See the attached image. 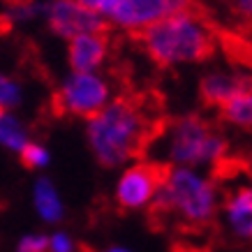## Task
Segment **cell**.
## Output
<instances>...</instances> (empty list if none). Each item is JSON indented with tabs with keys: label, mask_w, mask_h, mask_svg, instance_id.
<instances>
[{
	"label": "cell",
	"mask_w": 252,
	"mask_h": 252,
	"mask_svg": "<svg viewBox=\"0 0 252 252\" xmlns=\"http://www.w3.org/2000/svg\"><path fill=\"white\" fill-rule=\"evenodd\" d=\"M146 56L160 67H185L213 54V31L192 9L169 14L139 35Z\"/></svg>",
	"instance_id": "6da1fadb"
},
{
	"label": "cell",
	"mask_w": 252,
	"mask_h": 252,
	"mask_svg": "<svg viewBox=\"0 0 252 252\" xmlns=\"http://www.w3.org/2000/svg\"><path fill=\"white\" fill-rule=\"evenodd\" d=\"M227 139L199 116H183L169 123L151 144V158L162 167L211 169L227 155Z\"/></svg>",
	"instance_id": "7a4b0ae2"
},
{
	"label": "cell",
	"mask_w": 252,
	"mask_h": 252,
	"mask_svg": "<svg viewBox=\"0 0 252 252\" xmlns=\"http://www.w3.org/2000/svg\"><path fill=\"white\" fill-rule=\"evenodd\" d=\"M146 121L127 99H114L99 114L86 121V144L99 167L118 169L141 151Z\"/></svg>",
	"instance_id": "3957f363"
},
{
	"label": "cell",
	"mask_w": 252,
	"mask_h": 252,
	"mask_svg": "<svg viewBox=\"0 0 252 252\" xmlns=\"http://www.w3.org/2000/svg\"><path fill=\"white\" fill-rule=\"evenodd\" d=\"M155 208L190 227H204L222 208L220 188L204 169L169 167L162 174Z\"/></svg>",
	"instance_id": "277c9868"
},
{
	"label": "cell",
	"mask_w": 252,
	"mask_h": 252,
	"mask_svg": "<svg viewBox=\"0 0 252 252\" xmlns=\"http://www.w3.org/2000/svg\"><path fill=\"white\" fill-rule=\"evenodd\" d=\"M114 102V86L99 72H74L69 69L56 91V107L72 118H93Z\"/></svg>",
	"instance_id": "5b68a950"
},
{
	"label": "cell",
	"mask_w": 252,
	"mask_h": 252,
	"mask_svg": "<svg viewBox=\"0 0 252 252\" xmlns=\"http://www.w3.org/2000/svg\"><path fill=\"white\" fill-rule=\"evenodd\" d=\"M192 0H109L104 23L127 32H141L169 14L190 9Z\"/></svg>",
	"instance_id": "8992f818"
},
{
	"label": "cell",
	"mask_w": 252,
	"mask_h": 252,
	"mask_svg": "<svg viewBox=\"0 0 252 252\" xmlns=\"http://www.w3.org/2000/svg\"><path fill=\"white\" fill-rule=\"evenodd\" d=\"M162 174L153 162H132L123 167L114 188V199L123 211H144L155 206Z\"/></svg>",
	"instance_id": "52a82bcc"
},
{
	"label": "cell",
	"mask_w": 252,
	"mask_h": 252,
	"mask_svg": "<svg viewBox=\"0 0 252 252\" xmlns=\"http://www.w3.org/2000/svg\"><path fill=\"white\" fill-rule=\"evenodd\" d=\"M44 21L54 35L67 39V42L84 35V32L102 31L107 26L81 0H49Z\"/></svg>",
	"instance_id": "ba28073f"
},
{
	"label": "cell",
	"mask_w": 252,
	"mask_h": 252,
	"mask_svg": "<svg viewBox=\"0 0 252 252\" xmlns=\"http://www.w3.org/2000/svg\"><path fill=\"white\" fill-rule=\"evenodd\" d=\"M220 218L229 236L236 241H252V181L234 185L222 197Z\"/></svg>",
	"instance_id": "9c48e42d"
},
{
	"label": "cell",
	"mask_w": 252,
	"mask_h": 252,
	"mask_svg": "<svg viewBox=\"0 0 252 252\" xmlns=\"http://www.w3.org/2000/svg\"><path fill=\"white\" fill-rule=\"evenodd\" d=\"M109 58V39L102 31L84 32L67 42V65L74 72H99Z\"/></svg>",
	"instance_id": "30bf717a"
},
{
	"label": "cell",
	"mask_w": 252,
	"mask_h": 252,
	"mask_svg": "<svg viewBox=\"0 0 252 252\" xmlns=\"http://www.w3.org/2000/svg\"><path fill=\"white\" fill-rule=\"evenodd\" d=\"M248 81H250V79L245 77V74H238L234 69L218 67V69L206 72V74L201 77V81H199V95H201V99H204L206 104L222 109Z\"/></svg>",
	"instance_id": "8fae6325"
},
{
	"label": "cell",
	"mask_w": 252,
	"mask_h": 252,
	"mask_svg": "<svg viewBox=\"0 0 252 252\" xmlns=\"http://www.w3.org/2000/svg\"><path fill=\"white\" fill-rule=\"evenodd\" d=\"M31 204L32 211L44 224H58L65 218V201L56 183L46 176H39L31 188Z\"/></svg>",
	"instance_id": "7c38bea8"
},
{
	"label": "cell",
	"mask_w": 252,
	"mask_h": 252,
	"mask_svg": "<svg viewBox=\"0 0 252 252\" xmlns=\"http://www.w3.org/2000/svg\"><path fill=\"white\" fill-rule=\"evenodd\" d=\"M32 144L31 130L16 111H2L0 114V146L9 153L21 155Z\"/></svg>",
	"instance_id": "4fadbf2b"
},
{
	"label": "cell",
	"mask_w": 252,
	"mask_h": 252,
	"mask_svg": "<svg viewBox=\"0 0 252 252\" xmlns=\"http://www.w3.org/2000/svg\"><path fill=\"white\" fill-rule=\"evenodd\" d=\"M224 123L238 130H252V79L220 109Z\"/></svg>",
	"instance_id": "5bb4252c"
},
{
	"label": "cell",
	"mask_w": 252,
	"mask_h": 252,
	"mask_svg": "<svg viewBox=\"0 0 252 252\" xmlns=\"http://www.w3.org/2000/svg\"><path fill=\"white\" fill-rule=\"evenodd\" d=\"M46 2L42 0H9L2 7V19L7 26H28L37 19H44Z\"/></svg>",
	"instance_id": "9a60e30c"
},
{
	"label": "cell",
	"mask_w": 252,
	"mask_h": 252,
	"mask_svg": "<svg viewBox=\"0 0 252 252\" xmlns=\"http://www.w3.org/2000/svg\"><path fill=\"white\" fill-rule=\"evenodd\" d=\"M26 99V88L19 79L2 74L0 77V109L2 111H16Z\"/></svg>",
	"instance_id": "2e32d148"
},
{
	"label": "cell",
	"mask_w": 252,
	"mask_h": 252,
	"mask_svg": "<svg viewBox=\"0 0 252 252\" xmlns=\"http://www.w3.org/2000/svg\"><path fill=\"white\" fill-rule=\"evenodd\" d=\"M23 160V164L28 169H35V171H42L51 164V151L46 148L44 144H37V141H32L21 155H19Z\"/></svg>",
	"instance_id": "e0dca14e"
},
{
	"label": "cell",
	"mask_w": 252,
	"mask_h": 252,
	"mask_svg": "<svg viewBox=\"0 0 252 252\" xmlns=\"http://www.w3.org/2000/svg\"><path fill=\"white\" fill-rule=\"evenodd\" d=\"M14 252H49V234H39V231L23 234L16 241Z\"/></svg>",
	"instance_id": "ac0fdd59"
},
{
	"label": "cell",
	"mask_w": 252,
	"mask_h": 252,
	"mask_svg": "<svg viewBox=\"0 0 252 252\" xmlns=\"http://www.w3.org/2000/svg\"><path fill=\"white\" fill-rule=\"evenodd\" d=\"M49 252H77V241L67 231H54L49 234Z\"/></svg>",
	"instance_id": "d6986e66"
},
{
	"label": "cell",
	"mask_w": 252,
	"mask_h": 252,
	"mask_svg": "<svg viewBox=\"0 0 252 252\" xmlns=\"http://www.w3.org/2000/svg\"><path fill=\"white\" fill-rule=\"evenodd\" d=\"M229 7L238 19L252 23V0H229Z\"/></svg>",
	"instance_id": "ffe728a7"
},
{
	"label": "cell",
	"mask_w": 252,
	"mask_h": 252,
	"mask_svg": "<svg viewBox=\"0 0 252 252\" xmlns=\"http://www.w3.org/2000/svg\"><path fill=\"white\" fill-rule=\"evenodd\" d=\"M102 252H134V250H130L127 245H109V248H104Z\"/></svg>",
	"instance_id": "44dd1931"
},
{
	"label": "cell",
	"mask_w": 252,
	"mask_h": 252,
	"mask_svg": "<svg viewBox=\"0 0 252 252\" xmlns=\"http://www.w3.org/2000/svg\"><path fill=\"white\" fill-rule=\"evenodd\" d=\"M248 176H250V181H252V158L248 160Z\"/></svg>",
	"instance_id": "7402d4cb"
}]
</instances>
